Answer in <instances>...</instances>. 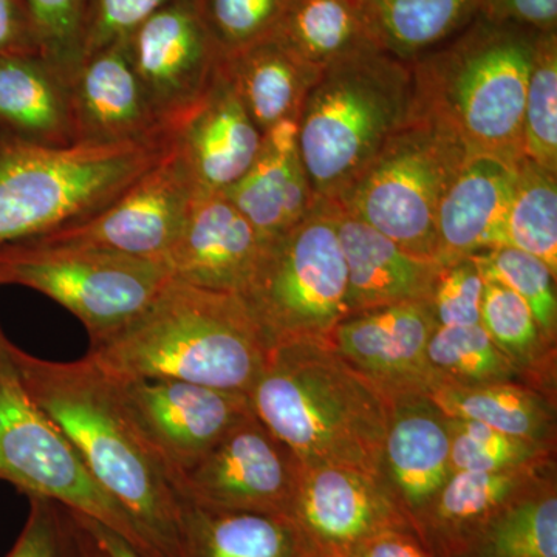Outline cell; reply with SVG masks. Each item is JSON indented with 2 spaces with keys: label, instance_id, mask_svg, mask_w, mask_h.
Listing matches in <instances>:
<instances>
[{
  "label": "cell",
  "instance_id": "cell-1",
  "mask_svg": "<svg viewBox=\"0 0 557 557\" xmlns=\"http://www.w3.org/2000/svg\"><path fill=\"white\" fill-rule=\"evenodd\" d=\"M33 401L61 429L91 478L126 511L152 557H177L182 498L90 358L50 361L10 341Z\"/></svg>",
  "mask_w": 557,
  "mask_h": 557
},
{
  "label": "cell",
  "instance_id": "cell-2",
  "mask_svg": "<svg viewBox=\"0 0 557 557\" xmlns=\"http://www.w3.org/2000/svg\"><path fill=\"white\" fill-rule=\"evenodd\" d=\"M269 354L240 296L171 278L141 313L90 343L86 357L116 380H177L248 395Z\"/></svg>",
  "mask_w": 557,
  "mask_h": 557
},
{
  "label": "cell",
  "instance_id": "cell-3",
  "mask_svg": "<svg viewBox=\"0 0 557 557\" xmlns=\"http://www.w3.org/2000/svg\"><path fill=\"white\" fill-rule=\"evenodd\" d=\"M248 399L252 413L302 467L351 468L381 478L394 406L332 341H300L270 350Z\"/></svg>",
  "mask_w": 557,
  "mask_h": 557
},
{
  "label": "cell",
  "instance_id": "cell-4",
  "mask_svg": "<svg viewBox=\"0 0 557 557\" xmlns=\"http://www.w3.org/2000/svg\"><path fill=\"white\" fill-rule=\"evenodd\" d=\"M537 33L475 17L410 62L409 120L445 135L471 157L518 166L523 106Z\"/></svg>",
  "mask_w": 557,
  "mask_h": 557
},
{
  "label": "cell",
  "instance_id": "cell-5",
  "mask_svg": "<svg viewBox=\"0 0 557 557\" xmlns=\"http://www.w3.org/2000/svg\"><path fill=\"white\" fill-rule=\"evenodd\" d=\"M412 69L368 49L322 70L299 116V156L314 196L339 200L409 121Z\"/></svg>",
  "mask_w": 557,
  "mask_h": 557
},
{
  "label": "cell",
  "instance_id": "cell-6",
  "mask_svg": "<svg viewBox=\"0 0 557 557\" xmlns=\"http://www.w3.org/2000/svg\"><path fill=\"white\" fill-rule=\"evenodd\" d=\"M171 145L50 148L0 129V247L90 218L149 171Z\"/></svg>",
  "mask_w": 557,
  "mask_h": 557
},
{
  "label": "cell",
  "instance_id": "cell-7",
  "mask_svg": "<svg viewBox=\"0 0 557 557\" xmlns=\"http://www.w3.org/2000/svg\"><path fill=\"white\" fill-rule=\"evenodd\" d=\"M270 350L330 339L350 317L346 259L330 200L319 199L298 225L267 242L244 295Z\"/></svg>",
  "mask_w": 557,
  "mask_h": 557
},
{
  "label": "cell",
  "instance_id": "cell-8",
  "mask_svg": "<svg viewBox=\"0 0 557 557\" xmlns=\"http://www.w3.org/2000/svg\"><path fill=\"white\" fill-rule=\"evenodd\" d=\"M172 278L166 263L102 249L24 240L0 247V285H21L57 300L90 343L126 325Z\"/></svg>",
  "mask_w": 557,
  "mask_h": 557
},
{
  "label": "cell",
  "instance_id": "cell-9",
  "mask_svg": "<svg viewBox=\"0 0 557 557\" xmlns=\"http://www.w3.org/2000/svg\"><path fill=\"white\" fill-rule=\"evenodd\" d=\"M0 329V480L27 497H44L97 520L137 549L152 557L123 508L81 460L72 443L33 401Z\"/></svg>",
  "mask_w": 557,
  "mask_h": 557
},
{
  "label": "cell",
  "instance_id": "cell-10",
  "mask_svg": "<svg viewBox=\"0 0 557 557\" xmlns=\"http://www.w3.org/2000/svg\"><path fill=\"white\" fill-rule=\"evenodd\" d=\"M468 159L453 139L409 120L336 203L406 251L435 259L440 200Z\"/></svg>",
  "mask_w": 557,
  "mask_h": 557
},
{
  "label": "cell",
  "instance_id": "cell-11",
  "mask_svg": "<svg viewBox=\"0 0 557 557\" xmlns=\"http://www.w3.org/2000/svg\"><path fill=\"white\" fill-rule=\"evenodd\" d=\"M112 380L127 417L175 491L212 446L251 412L244 392L177 380Z\"/></svg>",
  "mask_w": 557,
  "mask_h": 557
},
{
  "label": "cell",
  "instance_id": "cell-12",
  "mask_svg": "<svg viewBox=\"0 0 557 557\" xmlns=\"http://www.w3.org/2000/svg\"><path fill=\"white\" fill-rule=\"evenodd\" d=\"M302 471L295 453L251 410L190 469L177 493L203 507L287 518Z\"/></svg>",
  "mask_w": 557,
  "mask_h": 557
},
{
  "label": "cell",
  "instance_id": "cell-13",
  "mask_svg": "<svg viewBox=\"0 0 557 557\" xmlns=\"http://www.w3.org/2000/svg\"><path fill=\"white\" fill-rule=\"evenodd\" d=\"M196 190L172 143L166 153L108 207L30 240L164 262L178 239Z\"/></svg>",
  "mask_w": 557,
  "mask_h": 557
},
{
  "label": "cell",
  "instance_id": "cell-14",
  "mask_svg": "<svg viewBox=\"0 0 557 557\" xmlns=\"http://www.w3.org/2000/svg\"><path fill=\"white\" fill-rule=\"evenodd\" d=\"M150 102L175 134L219 75L220 53L197 0H175L126 38Z\"/></svg>",
  "mask_w": 557,
  "mask_h": 557
},
{
  "label": "cell",
  "instance_id": "cell-15",
  "mask_svg": "<svg viewBox=\"0 0 557 557\" xmlns=\"http://www.w3.org/2000/svg\"><path fill=\"white\" fill-rule=\"evenodd\" d=\"M287 518L311 557H350L376 534L412 528L383 478L343 467H304Z\"/></svg>",
  "mask_w": 557,
  "mask_h": 557
},
{
  "label": "cell",
  "instance_id": "cell-16",
  "mask_svg": "<svg viewBox=\"0 0 557 557\" xmlns=\"http://www.w3.org/2000/svg\"><path fill=\"white\" fill-rule=\"evenodd\" d=\"M429 300L362 311L341 321L330 341L392 406L428 398L440 386L428 344L437 327Z\"/></svg>",
  "mask_w": 557,
  "mask_h": 557
},
{
  "label": "cell",
  "instance_id": "cell-17",
  "mask_svg": "<svg viewBox=\"0 0 557 557\" xmlns=\"http://www.w3.org/2000/svg\"><path fill=\"white\" fill-rule=\"evenodd\" d=\"M69 89L76 145L166 146L174 138L132 65L126 39L84 58Z\"/></svg>",
  "mask_w": 557,
  "mask_h": 557
},
{
  "label": "cell",
  "instance_id": "cell-18",
  "mask_svg": "<svg viewBox=\"0 0 557 557\" xmlns=\"http://www.w3.org/2000/svg\"><path fill=\"white\" fill-rule=\"evenodd\" d=\"M265 242L223 193L196 190L177 242L168 255L172 278L242 296Z\"/></svg>",
  "mask_w": 557,
  "mask_h": 557
},
{
  "label": "cell",
  "instance_id": "cell-19",
  "mask_svg": "<svg viewBox=\"0 0 557 557\" xmlns=\"http://www.w3.org/2000/svg\"><path fill=\"white\" fill-rule=\"evenodd\" d=\"M262 138L220 65L211 89L182 121L172 143L197 190L225 193L258 159Z\"/></svg>",
  "mask_w": 557,
  "mask_h": 557
},
{
  "label": "cell",
  "instance_id": "cell-20",
  "mask_svg": "<svg viewBox=\"0 0 557 557\" xmlns=\"http://www.w3.org/2000/svg\"><path fill=\"white\" fill-rule=\"evenodd\" d=\"M516 166L491 157H471L450 180L435 218L440 265L474 258L507 245V219Z\"/></svg>",
  "mask_w": 557,
  "mask_h": 557
},
{
  "label": "cell",
  "instance_id": "cell-21",
  "mask_svg": "<svg viewBox=\"0 0 557 557\" xmlns=\"http://www.w3.org/2000/svg\"><path fill=\"white\" fill-rule=\"evenodd\" d=\"M453 474L448 417L429 398L398 403L392 410L381 478L410 525Z\"/></svg>",
  "mask_w": 557,
  "mask_h": 557
},
{
  "label": "cell",
  "instance_id": "cell-22",
  "mask_svg": "<svg viewBox=\"0 0 557 557\" xmlns=\"http://www.w3.org/2000/svg\"><path fill=\"white\" fill-rule=\"evenodd\" d=\"M332 203L346 259L351 314L431 298L437 260L406 251L336 201Z\"/></svg>",
  "mask_w": 557,
  "mask_h": 557
},
{
  "label": "cell",
  "instance_id": "cell-23",
  "mask_svg": "<svg viewBox=\"0 0 557 557\" xmlns=\"http://www.w3.org/2000/svg\"><path fill=\"white\" fill-rule=\"evenodd\" d=\"M226 197L262 240L287 233L318 203L299 156V120L278 121L263 134L258 159Z\"/></svg>",
  "mask_w": 557,
  "mask_h": 557
},
{
  "label": "cell",
  "instance_id": "cell-24",
  "mask_svg": "<svg viewBox=\"0 0 557 557\" xmlns=\"http://www.w3.org/2000/svg\"><path fill=\"white\" fill-rule=\"evenodd\" d=\"M552 468L556 458L509 471L453 472L413 531L432 556L458 557L498 511Z\"/></svg>",
  "mask_w": 557,
  "mask_h": 557
},
{
  "label": "cell",
  "instance_id": "cell-25",
  "mask_svg": "<svg viewBox=\"0 0 557 557\" xmlns=\"http://www.w3.org/2000/svg\"><path fill=\"white\" fill-rule=\"evenodd\" d=\"M0 129L50 148L76 145L69 83L42 54H0Z\"/></svg>",
  "mask_w": 557,
  "mask_h": 557
},
{
  "label": "cell",
  "instance_id": "cell-26",
  "mask_svg": "<svg viewBox=\"0 0 557 557\" xmlns=\"http://www.w3.org/2000/svg\"><path fill=\"white\" fill-rule=\"evenodd\" d=\"M220 65L262 135L278 121L299 120L322 73L274 38L222 57Z\"/></svg>",
  "mask_w": 557,
  "mask_h": 557
},
{
  "label": "cell",
  "instance_id": "cell-27",
  "mask_svg": "<svg viewBox=\"0 0 557 557\" xmlns=\"http://www.w3.org/2000/svg\"><path fill=\"white\" fill-rule=\"evenodd\" d=\"M177 557H311L288 518L183 500Z\"/></svg>",
  "mask_w": 557,
  "mask_h": 557
},
{
  "label": "cell",
  "instance_id": "cell-28",
  "mask_svg": "<svg viewBox=\"0 0 557 557\" xmlns=\"http://www.w3.org/2000/svg\"><path fill=\"white\" fill-rule=\"evenodd\" d=\"M376 49L412 62L478 17V0H359Z\"/></svg>",
  "mask_w": 557,
  "mask_h": 557
},
{
  "label": "cell",
  "instance_id": "cell-29",
  "mask_svg": "<svg viewBox=\"0 0 557 557\" xmlns=\"http://www.w3.org/2000/svg\"><path fill=\"white\" fill-rule=\"evenodd\" d=\"M446 417L556 446V399L519 383L438 386L428 397Z\"/></svg>",
  "mask_w": 557,
  "mask_h": 557
},
{
  "label": "cell",
  "instance_id": "cell-30",
  "mask_svg": "<svg viewBox=\"0 0 557 557\" xmlns=\"http://www.w3.org/2000/svg\"><path fill=\"white\" fill-rule=\"evenodd\" d=\"M480 325L525 386L556 399V343L541 332L525 300L500 282L485 278Z\"/></svg>",
  "mask_w": 557,
  "mask_h": 557
},
{
  "label": "cell",
  "instance_id": "cell-31",
  "mask_svg": "<svg viewBox=\"0 0 557 557\" xmlns=\"http://www.w3.org/2000/svg\"><path fill=\"white\" fill-rule=\"evenodd\" d=\"M271 38L322 70L358 51L376 49L359 0H288Z\"/></svg>",
  "mask_w": 557,
  "mask_h": 557
},
{
  "label": "cell",
  "instance_id": "cell-32",
  "mask_svg": "<svg viewBox=\"0 0 557 557\" xmlns=\"http://www.w3.org/2000/svg\"><path fill=\"white\" fill-rule=\"evenodd\" d=\"M458 557H557L556 468L498 511Z\"/></svg>",
  "mask_w": 557,
  "mask_h": 557
},
{
  "label": "cell",
  "instance_id": "cell-33",
  "mask_svg": "<svg viewBox=\"0 0 557 557\" xmlns=\"http://www.w3.org/2000/svg\"><path fill=\"white\" fill-rule=\"evenodd\" d=\"M507 245L536 256L557 276V172L527 157L516 166Z\"/></svg>",
  "mask_w": 557,
  "mask_h": 557
},
{
  "label": "cell",
  "instance_id": "cell-34",
  "mask_svg": "<svg viewBox=\"0 0 557 557\" xmlns=\"http://www.w3.org/2000/svg\"><path fill=\"white\" fill-rule=\"evenodd\" d=\"M428 359L440 386L519 383V373L482 325H437L428 344Z\"/></svg>",
  "mask_w": 557,
  "mask_h": 557
},
{
  "label": "cell",
  "instance_id": "cell-35",
  "mask_svg": "<svg viewBox=\"0 0 557 557\" xmlns=\"http://www.w3.org/2000/svg\"><path fill=\"white\" fill-rule=\"evenodd\" d=\"M523 156L557 172V30L539 32L523 106Z\"/></svg>",
  "mask_w": 557,
  "mask_h": 557
},
{
  "label": "cell",
  "instance_id": "cell-36",
  "mask_svg": "<svg viewBox=\"0 0 557 557\" xmlns=\"http://www.w3.org/2000/svg\"><path fill=\"white\" fill-rule=\"evenodd\" d=\"M448 423L453 472L509 471L556 458V446L512 437L478 421L448 417Z\"/></svg>",
  "mask_w": 557,
  "mask_h": 557
},
{
  "label": "cell",
  "instance_id": "cell-37",
  "mask_svg": "<svg viewBox=\"0 0 557 557\" xmlns=\"http://www.w3.org/2000/svg\"><path fill=\"white\" fill-rule=\"evenodd\" d=\"M472 259L483 278L500 282L525 300L541 332L556 343V274L547 263L509 245L487 249Z\"/></svg>",
  "mask_w": 557,
  "mask_h": 557
},
{
  "label": "cell",
  "instance_id": "cell-38",
  "mask_svg": "<svg viewBox=\"0 0 557 557\" xmlns=\"http://www.w3.org/2000/svg\"><path fill=\"white\" fill-rule=\"evenodd\" d=\"M288 0H197L201 17L222 57L269 39Z\"/></svg>",
  "mask_w": 557,
  "mask_h": 557
},
{
  "label": "cell",
  "instance_id": "cell-39",
  "mask_svg": "<svg viewBox=\"0 0 557 557\" xmlns=\"http://www.w3.org/2000/svg\"><path fill=\"white\" fill-rule=\"evenodd\" d=\"M30 13L40 54L72 79L83 61L84 21L89 0H24Z\"/></svg>",
  "mask_w": 557,
  "mask_h": 557
},
{
  "label": "cell",
  "instance_id": "cell-40",
  "mask_svg": "<svg viewBox=\"0 0 557 557\" xmlns=\"http://www.w3.org/2000/svg\"><path fill=\"white\" fill-rule=\"evenodd\" d=\"M485 278L472 258L440 265L432 287V313L438 325H478Z\"/></svg>",
  "mask_w": 557,
  "mask_h": 557
},
{
  "label": "cell",
  "instance_id": "cell-41",
  "mask_svg": "<svg viewBox=\"0 0 557 557\" xmlns=\"http://www.w3.org/2000/svg\"><path fill=\"white\" fill-rule=\"evenodd\" d=\"M28 504L27 519L5 557H72V511L50 498L28 497Z\"/></svg>",
  "mask_w": 557,
  "mask_h": 557
},
{
  "label": "cell",
  "instance_id": "cell-42",
  "mask_svg": "<svg viewBox=\"0 0 557 557\" xmlns=\"http://www.w3.org/2000/svg\"><path fill=\"white\" fill-rule=\"evenodd\" d=\"M175 0H89L84 21L83 60L124 40Z\"/></svg>",
  "mask_w": 557,
  "mask_h": 557
},
{
  "label": "cell",
  "instance_id": "cell-43",
  "mask_svg": "<svg viewBox=\"0 0 557 557\" xmlns=\"http://www.w3.org/2000/svg\"><path fill=\"white\" fill-rule=\"evenodd\" d=\"M478 17L534 32H556L557 0H478Z\"/></svg>",
  "mask_w": 557,
  "mask_h": 557
},
{
  "label": "cell",
  "instance_id": "cell-44",
  "mask_svg": "<svg viewBox=\"0 0 557 557\" xmlns=\"http://www.w3.org/2000/svg\"><path fill=\"white\" fill-rule=\"evenodd\" d=\"M9 53H40L24 0H0V54Z\"/></svg>",
  "mask_w": 557,
  "mask_h": 557
},
{
  "label": "cell",
  "instance_id": "cell-45",
  "mask_svg": "<svg viewBox=\"0 0 557 557\" xmlns=\"http://www.w3.org/2000/svg\"><path fill=\"white\" fill-rule=\"evenodd\" d=\"M350 557H434L413 528H397L368 539Z\"/></svg>",
  "mask_w": 557,
  "mask_h": 557
},
{
  "label": "cell",
  "instance_id": "cell-46",
  "mask_svg": "<svg viewBox=\"0 0 557 557\" xmlns=\"http://www.w3.org/2000/svg\"><path fill=\"white\" fill-rule=\"evenodd\" d=\"M76 515L79 516L81 522L90 531L91 536L97 539L98 544L101 545L109 557H141L137 549L132 547L129 542L116 534L115 531L109 530L108 527L101 525L97 520L79 515V512H76Z\"/></svg>",
  "mask_w": 557,
  "mask_h": 557
},
{
  "label": "cell",
  "instance_id": "cell-47",
  "mask_svg": "<svg viewBox=\"0 0 557 557\" xmlns=\"http://www.w3.org/2000/svg\"><path fill=\"white\" fill-rule=\"evenodd\" d=\"M72 516L75 520V541H73L72 557H109L101 545L98 544L97 539L91 536L90 531L81 522L79 516L75 511H72Z\"/></svg>",
  "mask_w": 557,
  "mask_h": 557
}]
</instances>
